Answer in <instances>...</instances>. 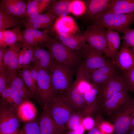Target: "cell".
<instances>
[{"label":"cell","mask_w":134,"mask_h":134,"mask_svg":"<svg viewBox=\"0 0 134 134\" xmlns=\"http://www.w3.org/2000/svg\"><path fill=\"white\" fill-rule=\"evenodd\" d=\"M19 129L17 131H16L15 132H14V133H11V134H3V133H0V134H18Z\"/></svg>","instance_id":"52"},{"label":"cell","mask_w":134,"mask_h":134,"mask_svg":"<svg viewBox=\"0 0 134 134\" xmlns=\"http://www.w3.org/2000/svg\"><path fill=\"white\" fill-rule=\"evenodd\" d=\"M65 134H77L74 131L70 130L67 132Z\"/></svg>","instance_id":"50"},{"label":"cell","mask_w":134,"mask_h":134,"mask_svg":"<svg viewBox=\"0 0 134 134\" xmlns=\"http://www.w3.org/2000/svg\"><path fill=\"white\" fill-rule=\"evenodd\" d=\"M106 45L104 55L111 61L115 62L119 52L121 38L118 32L107 29Z\"/></svg>","instance_id":"21"},{"label":"cell","mask_w":134,"mask_h":134,"mask_svg":"<svg viewBox=\"0 0 134 134\" xmlns=\"http://www.w3.org/2000/svg\"><path fill=\"white\" fill-rule=\"evenodd\" d=\"M80 53L84 67L89 71L107 65L111 62L86 44Z\"/></svg>","instance_id":"10"},{"label":"cell","mask_w":134,"mask_h":134,"mask_svg":"<svg viewBox=\"0 0 134 134\" xmlns=\"http://www.w3.org/2000/svg\"><path fill=\"white\" fill-rule=\"evenodd\" d=\"M97 134H103L102 133L100 132L98 133H97Z\"/></svg>","instance_id":"53"},{"label":"cell","mask_w":134,"mask_h":134,"mask_svg":"<svg viewBox=\"0 0 134 134\" xmlns=\"http://www.w3.org/2000/svg\"><path fill=\"white\" fill-rule=\"evenodd\" d=\"M98 86V103L101 105L114 94L127 87L122 70L104 84Z\"/></svg>","instance_id":"8"},{"label":"cell","mask_w":134,"mask_h":134,"mask_svg":"<svg viewBox=\"0 0 134 134\" xmlns=\"http://www.w3.org/2000/svg\"><path fill=\"white\" fill-rule=\"evenodd\" d=\"M84 94L74 81L64 95L73 108L79 111L85 108L86 106Z\"/></svg>","instance_id":"19"},{"label":"cell","mask_w":134,"mask_h":134,"mask_svg":"<svg viewBox=\"0 0 134 134\" xmlns=\"http://www.w3.org/2000/svg\"><path fill=\"white\" fill-rule=\"evenodd\" d=\"M24 50V61L23 68L30 65L34 58V51L31 46L23 45Z\"/></svg>","instance_id":"36"},{"label":"cell","mask_w":134,"mask_h":134,"mask_svg":"<svg viewBox=\"0 0 134 134\" xmlns=\"http://www.w3.org/2000/svg\"><path fill=\"white\" fill-rule=\"evenodd\" d=\"M54 37L67 47L80 52L86 44L85 40L81 35H74L66 34H58L50 32Z\"/></svg>","instance_id":"20"},{"label":"cell","mask_w":134,"mask_h":134,"mask_svg":"<svg viewBox=\"0 0 134 134\" xmlns=\"http://www.w3.org/2000/svg\"><path fill=\"white\" fill-rule=\"evenodd\" d=\"M74 69L55 60L50 74L55 95L64 94L70 87L73 82Z\"/></svg>","instance_id":"4"},{"label":"cell","mask_w":134,"mask_h":134,"mask_svg":"<svg viewBox=\"0 0 134 134\" xmlns=\"http://www.w3.org/2000/svg\"><path fill=\"white\" fill-rule=\"evenodd\" d=\"M32 62L35 64L37 69L34 97L44 107L55 95L52 88L50 74L35 60Z\"/></svg>","instance_id":"5"},{"label":"cell","mask_w":134,"mask_h":134,"mask_svg":"<svg viewBox=\"0 0 134 134\" xmlns=\"http://www.w3.org/2000/svg\"><path fill=\"white\" fill-rule=\"evenodd\" d=\"M31 46L35 60L45 71L50 74L55 60L51 53L40 44Z\"/></svg>","instance_id":"16"},{"label":"cell","mask_w":134,"mask_h":134,"mask_svg":"<svg viewBox=\"0 0 134 134\" xmlns=\"http://www.w3.org/2000/svg\"><path fill=\"white\" fill-rule=\"evenodd\" d=\"M32 121L25 122L18 134H41L39 123Z\"/></svg>","instance_id":"33"},{"label":"cell","mask_w":134,"mask_h":134,"mask_svg":"<svg viewBox=\"0 0 134 134\" xmlns=\"http://www.w3.org/2000/svg\"><path fill=\"white\" fill-rule=\"evenodd\" d=\"M38 122L41 134H62L65 128L59 126L45 108Z\"/></svg>","instance_id":"17"},{"label":"cell","mask_w":134,"mask_h":134,"mask_svg":"<svg viewBox=\"0 0 134 134\" xmlns=\"http://www.w3.org/2000/svg\"><path fill=\"white\" fill-rule=\"evenodd\" d=\"M74 0H52L49 7L48 12L55 15L57 18L67 15L71 11L72 4Z\"/></svg>","instance_id":"28"},{"label":"cell","mask_w":134,"mask_h":134,"mask_svg":"<svg viewBox=\"0 0 134 134\" xmlns=\"http://www.w3.org/2000/svg\"><path fill=\"white\" fill-rule=\"evenodd\" d=\"M126 134H134V129L129 131Z\"/></svg>","instance_id":"51"},{"label":"cell","mask_w":134,"mask_h":134,"mask_svg":"<svg viewBox=\"0 0 134 134\" xmlns=\"http://www.w3.org/2000/svg\"><path fill=\"white\" fill-rule=\"evenodd\" d=\"M7 86L10 87L24 101L29 100L34 97L17 71L8 75Z\"/></svg>","instance_id":"14"},{"label":"cell","mask_w":134,"mask_h":134,"mask_svg":"<svg viewBox=\"0 0 134 134\" xmlns=\"http://www.w3.org/2000/svg\"><path fill=\"white\" fill-rule=\"evenodd\" d=\"M22 78L26 85L33 93L34 97L36 93V86L31 77L27 67H24L17 71Z\"/></svg>","instance_id":"32"},{"label":"cell","mask_w":134,"mask_h":134,"mask_svg":"<svg viewBox=\"0 0 134 134\" xmlns=\"http://www.w3.org/2000/svg\"><path fill=\"white\" fill-rule=\"evenodd\" d=\"M86 9L85 2L79 0H74L72 4L71 12L74 15L79 16L86 12Z\"/></svg>","instance_id":"37"},{"label":"cell","mask_w":134,"mask_h":134,"mask_svg":"<svg viewBox=\"0 0 134 134\" xmlns=\"http://www.w3.org/2000/svg\"><path fill=\"white\" fill-rule=\"evenodd\" d=\"M0 104L16 111L19 105L24 101L8 86L0 95Z\"/></svg>","instance_id":"25"},{"label":"cell","mask_w":134,"mask_h":134,"mask_svg":"<svg viewBox=\"0 0 134 134\" xmlns=\"http://www.w3.org/2000/svg\"><path fill=\"white\" fill-rule=\"evenodd\" d=\"M77 30V25L73 19L66 15L57 18L53 26L52 32L58 34L74 35Z\"/></svg>","instance_id":"18"},{"label":"cell","mask_w":134,"mask_h":134,"mask_svg":"<svg viewBox=\"0 0 134 134\" xmlns=\"http://www.w3.org/2000/svg\"><path fill=\"white\" fill-rule=\"evenodd\" d=\"M112 0H91L85 1L86 9V16L87 18L93 21L105 11Z\"/></svg>","instance_id":"22"},{"label":"cell","mask_w":134,"mask_h":134,"mask_svg":"<svg viewBox=\"0 0 134 134\" xmlns=\"http://www.w3.org/2000/svg\"><path fill=\"white\" fill-rule=\"evenodd\" d=\"M122 71L130 91L134 93V67L129 70Z\"/></svg>","instance_id":"38"},{"label":"cell","mask_w":134,"mask_h":134,"mask_svg":"<svg viewBox=\"0 0 134 134\" xmlns=\"http://www.w3.org/2000/svg\"><path fill=\"white\" fill-rule=\"evenodd\" d=\"M16 112L20 121L25 122L33 120L37 113L35 105L29 100L23 101L19 106Z\"/></svg>","instance_id":"27"},{"label":"cell","mask_w":134,"mask_h":134,"mask_svg":"<svg viewBox=\"0 0 134 134\" xmlns=\"http://www.w3.org/2000/svg\"><path fill=\"white\" fill-rule=\"evenodd\" d=\"M81 124L79 114L74 113L70 118L67 125L70 130L74 131Z\"/></svg>","instance_id":"39"},{"label":"cell","mask_w":134,"mask_h":134,"mask_svg":"<svg viewBox=\"0 0 134 134\" xmlns=\"http://www.w3.org/2000/svg\"><path fill=\"white\" fill-rule=\"evenodd\" d=\"M99 93V88L98 86L92 85L91 89L84 94L86 105H91L94 102H98Z\"/></svg>","instance_id":"34"},{"label":"cell","mask_w":134,"mask_h":134,"mask_svg":"<svg viewBox=\"0 0 134 134\" xmlns=\"http://www.w3.org/2000/svg\"><path fill=\"white\" fill-rule=\"evenodd\" d=\"M5 39L4 30L0 31V47H4Z\"/></svg>","instance_id":"46"},{"label":"cell","mask_w":134,"mask_h":134,"mask_svg":"<svg viewBox=\"0 0 134 134\" xmlns=\"http://www.w3.org/2000/svg\"><path fill=\"white\" fill-rule=\"evenodd\" d=\"M82 125L84 129L87 130H91L95 125V123L93 119L90 117H86L82 120Z\"/></svg>","instance_id":"44"},{"label":"cell","mask_w":134,"mask_h":134,"mask_svg":"<svg viewBox=\"0 0 134 134\" xmlns=\"http://www.w3.org/2000/svg\"><path fill=\"white\" fill-rule=\"evenodd\" d=\"M115 62L122 71L128 70L133 68L134 67V54L131 49L122 45Z\"/></svg>","instance_id":"24"},{"label":"cell","mask_w":134,"mask_h":134,"mask_svg":"<svg viewBox=\"0 0 134 134\" xmlns=\"http://www.w3.org/2000/svg\"><path fill=\"white\" fill-rule=\"evenodd\" d=\"M105 11L125 14L134 13V0H112Z\"/></svg>","instance_id":"26"},{"label":"cell","mask_w":134,"mask_h":134,"mask_svg":"<svg viewBox=\"0 0 134 134\" xmlns=\"http://www.w3.org/2000/svg\"><path fill=\"white\" fill-rule=\"evenodd\" d=\"M29 69L32 80L36 85L37 74V69L35 64L32 62L26 67Z\"/></svg>","instance_id":"43"},{"label":"cell","mask_w":134,"mask_h":134,"mask_svg":"<svg viewBox=\"0 0 134 134\" xmlns=\"http://www.w3.org/2000/svg\"><path fill=\"white\" fill-rule=\"evenodd\" d=\"M129 91L127 87L104 101L101 104L104 112L107 115L115 113L131 99Z\"/></svg>","instance_id":"12"},{"label":"cell","mask_w":134,"mask_h":134,"mask_svg":"<svg viewBox=\"0 0 134 134\" xmlns=\"http://www.w3.org/2000/svg\"><path fill=\"white\" fill-rule=\"evenodd\" d=\"M4 47H9L15 43L22 42L23 37L19 27L4 30Z\"/></svg>","instance_id":"31"},{"label":"cell","mask_w":134,"mask_h":134,"mask_svg":"<svg viewBox=\"0 0 134 134\" xmlns=\"http://www.w3.org/2000/svg\"><path fill=\"white\" fill-rule=\"evenodd\" d=\"M121 70L115 62L111 61L107 65L89 71L91 84L101 85Z\"/></svg>","instance_id":"11"},{"label":"cell","mask_w":134,"mask_h":134,"mask_svg":"<svg viewBox=\"0 0 134 134\" xmlns=\"http://www.w3.org/2000/svg\"><path fill=\"white\" fill-rule=\"evenodd\" d=\"M134 129V118L132 121V122L131 123V125L129 129V131Z\"/></svg>","instance_id":"49"},{"label":"cell","mask_w":134,"mask_h":134,"mask_svg":"<svg viewBox=\"0 0 134 134\" xmlns=\"http://www.w3.org/2000/svg\"><path fill=\"white\" fill-rule=\"evenodd\" d=\"M84 129V127L81 124L74 131L77 134H83Z\"/></svg>","instance_id":"48"},{"label":"cell","mask_w":134,"mask_h":134,"mask_svg":"<svg viewBox=\"0 0 134 134\" xmlns=\"http://www.w3.org/2000/svg\"><path fill=\"white\" fill-rule=\"evenodd\" d=\"M49 30L41 31L32 28H26L21 32L23 39L21 43L23 45L32 46L50 42L54 37L47 34Z\"/></svg>","instance_id":"13"},{"label":"cell","mask_w":134,"mask_h":134,"mask_svg":"<svg viewBox=\"0 0 134 134\" xmlns=\"http://www.w3.org/2000/svg\"><path fill=\"white\" fill-rule=\"evenodd\" d=\"M27 3L22 0H2L0 2V8L8 14L23 19Z\"/></svg>","instance_id":"23"},{"label":"cell","mask_w":134,"mask_h":134,"mask_svg":"<svg viewBox=\"0 0 134 134\" xmlns=\"http://www.w3.org/2000/svg\"><path fill=\"white\" fill-rule=\"evenodd\" d=\"M7 49L3 47H0V72L4 70V56Z\"/></svg>","instance_id":"45"},{"label":"cell","mask_w":134,"mask_h":134,"mask_svg":"<svg viewBox=\"0 0 134 134\" xmlns=\"http://www.w3.org/2000/svg\"><path fill=\"white\" fill-rule=\"evenodd\" d=\"M114 134H126L134 118V98L131 99L115 113Z\"/></svg>","instance_id":"6"},{"label":"cell","mask_w":134,"mask_h":134,"mask_svg":"<svg viewBox=\"0 0 134 134\" xmlns=\"http://www.w3.org/2000/svg\"><path fill=\"white\" fill-rule=\"evenodd\" d=\"M107 29L94 24L88 27L81 35L88 44L97 52L104 54L106 45Z\"/></svg>","instance_id":"7"},{"label":"cell","mask_w":134,"mask_h":134,"mask_svg":"<svg viewBox=\"0 0 134 134\" xmlns=\"http://www.w3.org/2000/svg\"><path fill=\"white\" fill-rule=\"evenodd\" d=\"M93 22L103 28L123 34L134 23V13L125 14L105 11Z\"/></svg>","instance_id":"2"},{"label":"cell","mask_w":134,"mask_h":134,"mask_svg":"<svg viewBox=\"0 0 134 134\" xmlns=\"http://www.w3.org/2000/svg\"><path fill=\"white\" fill-rule=\"evenodd\" d=\"M20 121L16 111L0 103V133L11 134L19 130Z\"/></svg>","instance_id":"9"},{"label":"cell","mask_w":134,"mask_h":134,"mask_svg":"<svg viewBox=\"0 0 134 134\" xmlns=\"http://www.w3.org/2000/svg\"><path fill=\"white\" fill-rule=\"evenodd\" d=\"M100 131L102 133L110 134L113 133L114 126L106 122L102 123L99 126Z\"/></svg>","instance_id":"42"},{"label":"cell","mask_w":134,"mask_h":134,"mask_svg":"<svg viewBox=\"0 0 134 134\" xmlns=\"http://www.w3.org/2000/svg\"><path fill=\"white\" fill-rule=\"evenodd\" d=\"M40 44L48 49L57 62L74 69H77L82 60L80 52L67 47L55 37Z\"/></svg>","instance_id":"1"},{"label":"cell","mask_w":134,"mask_h":134,"mask_svg":"<svg viewBox=\"0 0 134 134\" xmlns=\"http://www.w3.org/2000/svg\"><path fill=\"white\" fill-rule=\"evenodd\" d=\"M123 34L122 45L130 48L134 54V28H130Z\"/></svg>","instance_id":"35"},{"label":"cell","mask_w":134,"mask_h":134,"mask_svg":"<svg viewBox=\"0 0 134 134\" xmlns=\"http://www.w3.org/2000/svg\"><path fill=\"white\" fill-rule=\"evenodd\" d=\"M59 126L65 128L74 109L64 95H55L43 107Z\"/></svg>","instance_id":"3"},{"label":"cell","mask_w":134,"mask_h":134,"mask_svg":"<svg viewBox=\"0 0 134 134\" xmlns=\"http://www.w3.org/2000/svg\"><path fill=\"white\" fill-rule=\"evenodd\" d=\"M40 2V0H32L28 1L23 20L26 18L38 8Z\"/></svg>","instance_id":"40"},{"label":"cell","mask_w":134,"mask_h":134,"mask_svg":"<svg viewBox=\"0 0 134 134\" xmlns=\"http://www.w3.org/2000/svg\"><path fill=\"white\" fill-rule=\"evenodd\" d=\"M57 17L48 12L41 14L26 22H23L25 26L33 23H38L45 26L47 30L52 26Z\"/></svg>","instance_id":"29"},{"label":"cell","mask_w":134,"mask_h":134,"mask_svg":"<svg viewBox=\"0 0 134 134\" xmlns=\"http://www.w3.org/2000/svg\"><path fill=\"white\" fill-rule=\"evenodd\" d=\"M8 75V73L5 69L0 72V95L7 87Z\"/></svg>","instance_id":"41"},{"label":"cell","mask_w":134,"mask_h":134,"mask_svg":"<svg viewBox=\"0 0 134 134\" xmlns=\"http://www.w3.org/2000/svg\"><path fill=\"white\" fill-rule=\"evenodd\" d=\"M23 44L21 42L16 43L7 49L4 56V69L8 75L17 71L19 55Z\"/></svg>","instance_id":"15"},{"label":"cell","mask_w":134,"mask_h":134,"mask_svg":"<svg viewBox=\"0 0 134 134\" xmlns=\"http://www.w3.org/2000/svg\"><path fill=\"white\" fill-rule=\"evenodd\" d=\"M100 132L99 126H97L94 127L89 132L88 134H97Z\"/></svg>","instance_id":"47"},{"label":"cell","mask_w":134,"mask_h":134,"mask_svg":"<svg viewBox=\"0 0 134 134\" xmlns=\"http://www.w3.org/2000/svg\"><path fill=\"white\" fill-rule=\"evenodd\" d=\"M19 18L6 13L0 8V31L19 27Z\"/></svg>","instance_id":"30"}]
</instances>
